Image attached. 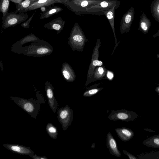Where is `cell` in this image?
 Listing matches in <instances>:
<instances>
[{
  "mask_svg": "<svg viewBox=\"0 0 159 159\" xmlns=\"http://www.w3.org/2000/svg\"><path fill=\"white\" fill-rule=\"evenodd\" d=\"M53 50V47L49 43L40 39L32 42L28 46L21 47L12 51L27 56L41 57L51 54Z\"/></svg>",
  "mask_w": 159,
  "mask_h": 159,
  "instance_id": "cell-1",
  "label": "cell"
},
{
  "mask_svg": "<svg viewBox=\"0 0 159 159\" xmlns=\"http://www.w3.org/2000/svg\"><path fill=\"white\" fill-rule=\"evenodd\" d=\"M37 100L33 98L27 99L19 97L10 96L11 100L29 114L31 117L35 118L40 110L41 103H44L42 95L39 91L35 89Z\"/></svg>",
  "mask_w": 159,
  "mask_h": 159,
  "instance_id": "cell-2",
  "label": "cell"
},
{
  "mask_svg": "<svg viewBox=\"0 0 159 159\" xmlns=\"http://www.w3.org/2000/svg\"><path fill=\"white\" fill-rule=\"evenodd\" d=\"M88 40L81 29L78 26H75L70 33L68 43L73 51L82 52Z\"/></svg>",
  "mask_w": 159,
  "mask_h": 159,
  "instance_id": "cell-3",
  "label": "cell"
},
{
  "mask_svg": "<svg viewBox=\"0 0 159 159\" xmlns=\"http://www.w3.org/2000/svg\"><path fill=\"white\" fill-rule=\"evenodd\" d=\"M28 17L27 15L23 12H8L2 18V27L5 29L15 26L23 23Z\"/></svg>",
  "mask_w": 159,
  "mask_h": 159,
  "instance_id": "cell-4",
  "label": "cell"
},
{
  "mask_svg": "<svg viewBox=\"0 0 159 159\" xmlns=\"http://www.w3.org/2000/svg\"><path fill=\"white\" fill-rule=\"evenodd\" d=\"M57 118L61 125L63 130H66L71 125L73 119V111L67 105L59 108L57 112Z\"/></svg>",
  "mask_w": 159,
  "mask_h": 159,
  "instance_id": "cell-5",
  "label": "cell"
},
{
  "mask_svg": "<svg viewBox=\"0 0 159 159\" xmlns=\"http://www.w3.org/2000/svg\"><path fill=\"white\" fill-rule=\"evenodd\" d=\"M139 117L136 112L129 111L125 109H121L116 111L111 110L108 116L109 120H122L129 122L135 120Z\"/></svg>",
  "mask_w": 159,
  "mask_h": 159,
  "instance_id": "cell-6",
  "label": "cell"
},
{
  "mask_svg": "<svg viewBox=\"0 0 159 159\" xmlns=\"http://www.w3.org/2000/svg\"><path fill=\"white\" fill-rule=\"evenodd\" d=\"M120 4V2L117 0H102L98 3L90 7L86 10L89 12L104 15L102 11L108 10L115 6L119 7Z\"/></svg>",
  "mask_w": 159,
  "mask_h": 159,
  "instance_id": "cell-7",
  "label": "cell"
},
{
  "mask_svg": "<svg viewBox=\"0 0 159 159\" xmlns=\"http://www.w3.org/2000/svg\"><path fill=\"white\" fill-rule=\"evenodd\" d=\"M100 46V39H98L97 40L92 55L91 61L87 73V80L91 77L97 66H101L103 65L102 61L98 60L99 56V48Z\"/></svg>",
  "mask_w": 159,
  "mask_h": 159,
  "instance_id": "cell-8",
  "label": "cell"
},
{
  "mask_svg": "<svg viewBox=\"0 0 159 159\" xmlns=\"http://www.w3.org/2000/svg\"><path fill=\"white\" fill-rule=\"evenodd\" d=\"M135 15L134 8L131 7L122 17L120 30L121 34L128 32L134 20Z\"/></svg>",
  "mask_w": 159,
  "mask_h": 159,
  "instance_id": "cell-9",
  "label": "cell"
},
{
  "mask_svg": "<svg viewBox=\"0 0 159 159\" xmlns=\"http://www.w3.org/2000/svg\"><path fill=\"white\" fill-rule=\"evenodd\" d=\"M45 88L48 105L53 112L55 113L59 105L54 96V88L48 80H46L45 83Z\"/></svg>",
  "mask_w": 159,
  "mask_h": 159,
  "instance_id": "cell-10",
  "label": "cell"
},
{
  "mask_svg": "<svg viewBox=\"0 0 159 159\" xmlns=\"http://www.w3.org/2000/svg\"><path fill=\"white\" fill-rule=\"evenodd\" d=\"M3 146L12 152L17 154L28 155L31 157L34 154V152L29 147L11 143L5 144Z\"/></svg>",
  "mask_w": 159,
  "mask_h": 159,
  "instance_id": "cell-11",
  "label": "cell"
},
{
  "mask_svg": "<svg viewBox=\"0 0 159 159\" xmlns=\"http://www.w3.org/2000/svg\"><path fill=\"white\" fill-rule=\"evenodd\" d=\"M61 72L64 79L66 81L72 82L75 80L76 75L74 70L68 63H63Z\"/></svg>",
  "mask_w": 159,
  "mask_h": 159,
  "instance_id": "cell-12",
  "label": "cell"
},
{
  "mask_svg": "<svg viewBox=\"0 0 159 159\" xmlns=\"http://www.w3.org/2000/svg\"><path fill=\"white\" fill-rule=\"evenodd\" d=\"M106 145L111 155L118 157H121V153L118 148L116 142L110 132L107 135Z\"/></svg>",
  "mask_w": 159,
  "mask_h": 159,
  "instance_id": "cell-13",
  "label": "cell"
},
{
  "mask_svg": "<svg viewBox=\"0 0 159 159\" xmlns=\"http://www.w3.org/2000/svg\"><path fill=\"white\" fill-rule=\"evenodd\" d=\"M115 130L120 138L123 142H127L134 135V132L130 129L126 127L116 128Z\"/></svg>",
  "mask_w": 159,
  "mask_h": 159,
  "instance_id": "cell-14",
  "label": "cell"
},
{
  "mask_svg": "<svg viewBox=\"0 0 159 159\" xmlns=\"http://www.w3.org/2000/svg\"><path fill=\"white\" fill-rule=\"evenodd\" d=\"M119 7L118 6H115L108 10L103 11H102L108 20L111 26L114 34L116 44L117 43L114 27L115 11Z\"/></svg>",
  "mask_w": 159,
  "mask_h": 159,
  "instance_id": "cell-15",
  "label": "cell"
},
{
  "mask_svg": "<svg viewBox=\"0 0 159 159\" xmlns=\"http://www.w3.org/2000/svg\"><path fill=\"white\" fill-rule=\"evenodd\" d=\"M152 25L150 19L144 12L142 14L139 20V26L138 30L144 34H147Z\"/></svg>",
  "mask_w": 159,
  "mask_h": 159,
  "instance_id": "cell-16",
  "label": "cell"
},
{
  "mask_svg": "<svg viewBox=\"0 0 159 159\" xmlns=\"http://www.w3.org/2000/svg\"><path fill=\"white\" fill-rule=\"evenodd\" d=\"M106 72L107 70L104 67L98 66L95 68L91 77L86 80L84 86H87L95 80H99L102 79L105 75Z\"/></svg>",
  "mask_w": 159,
  "mask_h": 159,
  "instance_id": "cell-17",
  "label": "cell"
},
{
  "mask_svg": "<svg viewBox=\"0 0 159 159\" xmlns=\"http://www.w3.org/2000/svg\"><path fill=\"white\" fill-rule=\"evenodd\" d=\"M40 39L34 34H31L27 35L13 44L12 46L11 51L19 48L24 44L30 42H34Z\"/></svg>",
  "mask_w": 159,
  "mask_h": 159,
  "instance_id": "cell-18",
  "label": "cell"
},
{
  "mask_svg": "<svg viewBox=\"0 0 159 159\" xmlns=\"http://www.w3.org/2000/svg\"><path fill=\"white\" fill-rule=\"evenodd\" d=\"M143 144L148 147L159 148V135H155L144 140Z\"/></svg>",
  "mask_w": 159,
  "mask_h": 159,
  "instance_id": "cell-19",
  "label": "cell"
},
{
  "mask_svg": "<svg viewBox=\"0 0 159 159\" xmlns=\"http://www.w3.org/2000/svg\"><path fill=\"white\" fill-rule=\"evenodd\" d=\"M150 7L153 17L159 22V0H153L151 3Z\"/></svg>",
  "mask_w": 159,
  "mask_h": 159,
  "instance_id": "cell-20",
  "label": "cell"
},
{
  "mask_svg": "<svg viewBox=\"0 0 159 159\" xmlns=\"http://www.w3.org/2000/svg\"><path fill=\"white\" fill-rule=\"evenodd\" d=\"M47 132L52 138L56 139L57 137L58 131L57 127L51 123H48L46 126Z\"/></svg>",
  "mask_w": 159,
  "mask_h": 159,
  "instance_id": "cell-21",
  "label": "cell"
},
{
  "mask_svg": "<svg viewBox=\"0 0 159 159\" xmlns=\"http://www.w3.org/2000/svg\"><path fill=\"white\" fill-rule=\"evenodd\" d=\"M10 0H0V13H2L3 18L8 12Z\"/></svg>",
  "mask_w": 159,
  "mask_h": 159,
  "instance_id": "cell-22",
  "label": "cell"
},
{
  "mask_svg": "<svg viewBox=\"0 0 159 159\" xmlns=\"http://www.w3.org/2000/svg\"><path fill=\"white\" fill-rule=\"evenodd\" d=\"M103 88H91V87L87 89L84 93L83 96L84 97H89L93 96L96 94Z\"/></svg>",
  "mask_w": 159,
  "mask_h": 159,
  "instance_id": "cell-23",
  "label": "cell"
},
{
  "mask_svg": "<svg viewBox=\"0 0 159 159\" xmlns=\"http://www.w3.org/2000/svg\"><path fill=\"white\" fill-rule=\"evenodd\" d=\"M139 159H159V152H152L142 154L139 156Z\"/></svg>",
  "mask_w": 159,
  "mask_h": 159,
  "instance_id": "cell-24",
  "label": "cell"
},
{
  "mask_svg": "<svg viewBox=\"0 0 159 159\" xmlns=\"http://www.w3.org/2000/svg\"><path fill=\"white\" fill-rule=\"evenodd\" d=\"M52 29L55 30L57 31V34L61 31L62 27L59 24H54L52 26Z\"/></svg>",
  "mask_w": 159,
  "mask_h": 159,
  "instance_id": "cell-25",
  "label": "cell"
},
{
  "mask_svg": "<svg viewBox=\"0 0 159 159\" xmlns=\"http://www.w3.org/2000/svg\"><path fill=\"white\" fill-rule=\"evenodd\" d=\"M123 152L128 157L129 159H138V158L133 155V154L128 152L127 151L125 150H123Z\"/></svg>",
  "mask_w": 159,
  "mask_h": 159,
  "instance_id": "cell-26",
  "label": "cell"
},
{
  "mask_svg": "<svg viewBox=\"0 0 159 159\" xmlns=\"http://www.w3.org/2000/svg\"><path fill=\"white\" fill-rule=\"evenodd\" d=\"M107 76L109 80H111L114 77V75L111 72L108 71L107 74Z\"/></svg>",
  "mask_w": 159,
  "mask_h": 159,
  "instance_id": "cell-27",
  "label": "cell"
},
{
  "mask_svg": "<svg viewBox=\"0 0 159 159\" xmlns=\"http://www.w3.org/2000/svg\"><path fill=\"white\" fill-rule=\"evenodd\" d=\"M31 158L33 159H48L45 156H37L36 154H34Z\"/></svg>",
  "mask_w": 159,
  "mask_h": 159,
  "instance_id": "cell-28",
  "label": "cell"
},
{
  "mask_svg": "<svg viewBox=\"0 0 159 159\" xmlns=\"http://www.w3.org/2000/svg\"><path fill=\"white\" fill-rule=\"evenodd\" d=\"M16 4H19L23 1V0H10Z\"/></svg>",
  "mask_w": 159,
  "mask_h": 159,
  "instance_id": "cell-29",
  "label": "cell"
},
{
  "mask_svg": "<svg viewBox=\"0 0 159 159\" xmlns=\"http://www.w3.org/2000/svg\"><path fill=\"white\" fill-rule=\"evenodd\" d=\"M56 10L55 9H53L51 10L49 12V14H52V13H53L56 12Z\"/></svg>",
  "mask_w": 159,
  "mask_h": 159,
  "instance_id": "cell-30",
  "label": "cell"
},
{
  "mask_svg": "<svg viewBox=\"0 0 159 159\" xmlns=\"http://www.w3.org/2000/svg\"><path fill=\"white\" fill-rule=\"evenodd\" d=\"M47 1V0H39L38 2L39 3H42L45 2Z\"/></svg>",
  "mask_w": 159,
  "mask_h": 159,
  "instance_id": "cell-31",
  "label": "cell"
},
{
  "mask_svg": "<svg viewBox=\"0 0 159 159\" xmlns=\"http://www.w3.org/2000/svg\"><path fill=\"white\" fill-rule=\"evenodd\" d=\"M156 91L158 94L159 93V87L158 86L157 87H156L155 89Z\"/></svg>",
  "mask_w": 159,
  "mask_h": 159,
  "instance_id": "cell-32",
  "label": "cell"
}]
</instances>
